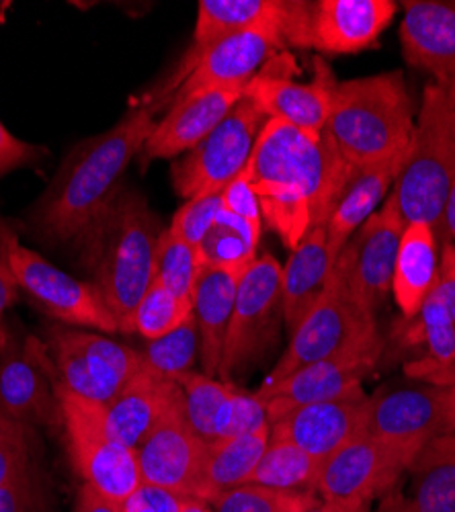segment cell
<instances>
[{"label": "cell", "instance_id": "2", "mask_svg": "<svg viewBox=\"0 0 455 512\" xmlns=\"http://www.w3.org/2000/svg\"><path fill=\"white\" fill-rule=\"evenodd\" d=\"M162 103H148L123 117L103 136L87 142L39 205L37 224L58 240L91 230L117 199L119 181L156 127Z\"/></svg>", "mask_w": 455, "mask_h": 512}, {"label": "cell", "instance_id": "13", "mask_svg": "<svg viewBox=\"0 0 455 512\" xmlns=\"http://www.w3.org/2000/svg\"><path fill=\"white\" fill-rule=\"evenodd\" d=\"M417 453L374 435H361L322 463L318 494L335 504H371L386 496Z\"/></svg>", "mask_w": 455, "mask_h": 512}, {"label": "cell", "instance_id": "44", "mask_svg": "<svg viewBox=\"0 0 455 512\" xmlns=\"http://www.w3.org/2000/svg\"><path fill=\"white\" fill-rule=\"evenodd\" d=\"M433 295L445 306L447 314L455 322V244L441 246V261Z\"/></svg>", "mask_w": 455, "mask_h": 512}, {"label": "cell", "instance_id": "46", "mask_svg": "<svg viewBox=\"0 0 455 512\" xmlns=\"http://www.w3.org/2000/svg\"><path fill=\"white\" fill-rule=\"evenodd\" d=\"M9 236L11 234L5 230L3 224H0V316H3V312L9 306H13V302L17 300V291H19V285L11 273L9 259H7Z\"/></svg>", "mask_w": 455, "mask_h": 512}, {"label": "cell", "instance_id": "27", "mask_svg": "<svg viewBox=\"0 0 455 512\" xmlns=\"http://www.w3.org/2000/svg\"><path fill=\"white\" fill-rule=\"evenodd\" d=\"M404 158L355 170L349 179L339 203L326 222V244L328 252L337 261V256L349 242V238L382 207L388 199L390 187L396 183Z\"/></svg>", "mask_w": 455, "mask_h": 512}, {"label": "cell", "instance_id": "33", "mask_svg": "<svg viewBox=\"0 0 455 512\" xmlns=\"http://www.w3.org/2000/svg\"><path fill=\"white\" fill-rule=\"evenodd\" d=\"M259 240L261 228L248 224L222 207L210 232L197 244L201 267L246 273L259 259Z\"/></svg>", "mask_w": 455, "mask_h": 512}, {"label": "cell", "instance_id": "23", "mask_svg": "<svg viewBox=\"0 0 455 512\" xmlns=\"http://www.w3.org/2000/svg\"><path fill=\"white\" fill-rule=\"evenodd\" d=\"M404 60L433 76L455 105V3L412 0L400 23Z\"/></svg>", "mask_w": 455, "mask_h": 512}, {"label": "cell", "instance_id": "32", "mask_svg": "<svg viewBox=\"0 0 455 512\" xmlns=\"http://www.w3.org/2000/svg\"><path fill=\"white\" fill-rule=\"evenodd\" d=\"M320 472L322 461L308 455L294 443L269 437V445L248 484L316 496Z\"/></svg>", "mask_w": 455, "mask_h": 512}, {"label": "cell", "instance_id": "35", "mask_svg": "<svg viewBox=\"0 0 455 512\" xmlns=\"http://www.w3.org/2000/svg\"><path fill=\"white\" fill-rule=\"evenodd\" d=\"M140 357L144 369L164 379L175 381L179 375L193 371V365L199 357V330L195 316L191 314L173 332L156 340H148Z\"/></svg>", "mask_w": 455, "mask_h": 512}, {"label": "cell", "instance_id": "31", "mask_svg": "<svg viewBox=\"0 0 455 512\" xmlns=\"http://www.w3.org/2000/svg\"><path fill=\"white\" fill-rule=\"evenodd\" d=\"M408 472L412 476V512H455V437L429 441Z\"/></svg>", "mask_w": 455, "mask_h": 512}, {"label": "cell", "instance_id": "17", "mask_svg": "<svg viewBox=\"0 0 455 512\" xmlns=\"http://www.w3.org/2000/svg\"><path fill=\"white\" fill-rule=\"evenodd\" d=\"M208 447L185 416L181 392V398L156 422L138 447L142 484L195 498Z\"/></svg>", "mask_w": 455, "mask_h": 512}, {"label": "cell", "instance_id": "9", "mask_svg": "<svg viewBox=\"0 0 455 512\" xmlns=\"http://www.w3.org/2000/svg\"><path fill=\"white\" fill-rule=\"evenodd\" d=\"M265 123V113L242 97L208 138L173 164L177 195L193 201L230 185L251 158Z\"/></svg>", "mask_w": 455, "mask_h": 512}, {"label": "cell", "instance_id": "41", "mask_svg": "<svg viewBox=\"0 0 455 512\" xmlns=\"http://www.w3.org/2000/svg\"><path fill=\"white\" fill-rule=\"evenodd\" d=\"M222 207L257 228L263 224L259 199L242 173L222 189Z\"/></svg>", "mask_w": 455, "mask_h": 512}, {"label": "cell", "instance_id": "19", "mask_svg": "<svg viewBox=\"0 0 455 512\" xmlns=\"http://www.w3.org/2000/svg\"><path fill=\"white\" fill-rule=\"evenodd\" d=\"M287 46L277 29H246L218 39L195 62L189 76L179 84L173 103L197 93L216 89H246L275 50Z\"/></svg>", "mask_w": 455, "mask_h": 512}, {"label": "cell", "instance_id": "51", "mask_svg": "<svg viewBox=\"0 0 455 512\" xmlns=\"http://www.w3.org/2000/svg\"><path fill=\"white\" fill-rule=\"evenodd\" d=\"M119 512H154L150 506H146L140 496L134 492L126 502H123V506L119 508Z\"/></svg>", "mask_w": 455, "mask_h": 512}, {"label": "cell", "instance_id": "24", "mask_svg": "<svg viewBox=\"0 0 455 512\" xmlns=\"http://www.w3.org/2000/svg\"><path fill=\"white\" fill-rule=\"evenodd\" d=\"M244 91L246 89H216L175 101L150 134L142 150L144 162L177 158L179 154L191 152L216 130L220 121L244 97Z\"/></svg>", "mask_w": 455, "mask_h": 512}, {"label": "cell", "instance_id": "42", "mask_svg": "<svg viewBox=\"0 0 455 512\" xmlns=\"http://www.w3.org/2000/svg\"><path fill=\"white\" fill-rule=\"evenodd\" d=\"M0 512H37L29 467L0 488Z\"/></svg>", "mask_w": 455, "mask_h": 512}, {"label": "cell", "instance_id": "28", "mask_svg": "<svg viewBox=\"0 0 455 512\" xmlns=\"http://www.w3.org/2000/svg\"><path fill=\"white\" fill-rule=\"evenodd\" d=\"M335 263L337 261L328 252L324 226L306 234L289 254L287 263L281 269L283 320L289 332H294V328L318 302Z\"/></svg>", "mask_w": 455, "mask_h": 512}, {"label": "cell", "instance_id": "6", "mask_svg": "<svg viewBox=\"0 0 455 512\" xmlns=\"http://www.w3.org/2000/svg\"><path fill=\"white\" fill-rule=\"evenodd\" d=\"M380 338L376 312L351 287L335 263L318 302L294 328L289 345L265 383H277L316 361L335 357Z\"/></svg>", "mask_w": 455, "mask_h": 512}, {"label": "cell", "instance_id": "36", "mask_svg": "<svg viewBox=\"0 0 455 512\" xmlns=\"http://www.w3.org/2000/svg\"><path fill=\"white\" fill-rule=\"evenodd\" d=\"M193 314L191 300L177 297L173 291L164 287L158 279H154L152 287L142 297V302L134 310L128 320L126 334H140L146 340H156L164 334L173 332Z\"/></svg>", "mask_w": 455, "mask_h": 512}, {"label": "cell", "instance_id": "26", "mask_svg": "<svg viewBox=\"0 0 455 512\" xmlns=\"http://www.w3.org/2000/svg\"><path fill=\"white\" fill-rule=\"evenodd\" d=\"M244 273L201 267L193 287L191 304L199 330L201 373L220 379L226 334L232 320L238 281Z\"/></svg>", "mask_w": 455, "mask_h": 512}, {"label": "cell", "instance_id": "1", "mask_svg": "<svg viewBox=\"0 0 455 512\" xmlns=\"http://www.w3.org/2000/svg\"><path fill=\"white\" fill-rule=\"evenodd\" d=\"M353 173L326 132L312 136L279 119H267L242 170L263 222L289 250L326 226Z\"/></svg>", "mask_w": 455, "mask_h": 512}, {"label": "cell", "instance_id": "11", "mask_svg": "<svg viewBox=\"0 0 455 512\" xmlns=\"http://www.w3.org/2000/svg\"><path fill=\"white\" fill-rule=\"evenodd\" d=\"M310 3L292 0H201L197 5V23L193 44L179 64L164 95H175L179 84L189 76L201 54L214 46L218 39L246 29H277L285 35L287 44L308 48Z\"/></svg>", "mask_w": 455, "mask_h": 512}, {"label": "cell", "instance_id": "53", "mask_svg": "<svg viewBox=\"0 0 455 512\" xmlns=\"http://www.w3.org/2000/svg\"><path fill=\"white\" fill-rule=\"evenodd\" d=\"M445 435L455 437V386L451 388V410H449V422H447Z\"/></svg>", "mask_w": 455, "mask_h": 512}, {"label": "cell", "instance_id": "45", "mask_svg": "<svg viewBox=\"0 0 455 512\" xmlns=\"http://www.w3.org/2000/svg\"><path fill=\"white\" fill-rule=\"evenodd\" d=\"M136 494L140 496V500L150 506L154 512H181V508L185 506V502L189 500L183 494H177L173 490L167 488H158V486H150V484H142Z\"/></svg>", "mask_w": 455, "mask_h": 512}, {"label": "cell", "instance_id": "7", "mask_svg": "<svg viewBox=\"0 0 455 512\" xmlns=\"http://www.w3.org/2000/svg\"><path fill=\"white\" fill-rule=\"evenodd\" d=\"M64 437L76 474L101 496L123 506L140 486L138 451L117 441L105 422L103 406L80 398L56 381Z\"/></svg>", "mask_w": 455, "mask_h": 512}, {"label": "cell", "instance_id": "3", "mask_svg": "<svg viewBox=\"0 0 455 512\" xmlns=\"http://www.w3.org/2000/svg\"><path fill=\"white\" fill-rule=\"evenodd\" d=\"M415 111L400 70L339 82L326 134L351 170L406 158Z\"/></svg>", "mask_w": 455, "mask_h": 512}, {"label": "cell", "instance_id": "29", "mask_svg": "<svg viewBox=\"0 0 455 512\" xmlns=\"http://www.w3.org/2000/svg\"><path fill=\"white\" fill-rule=\"evenodd\" d=\"M437 248L431 226L423 222L404 226L392 277L394 302L404 318H415L435 289L439 273Z\"/></svg>", "mask_w": 455, "mask_h": 512}, {"label": "cell", "instance_id": "40", "mask_svg": "<svg viewBox=\"0 0 455 512\" xmlns=\"http://www.w3.org/2000/svg\"><path fill=\"white\" fill-rule=\"evenodd\" d=\"M25 467H29L27 426L5 418L0 424V488Z\"/></svg>", "mask_w": 455, "mask_h": 512}, {"label": "cell", "instance_id": "8", "mask_svg": "<svg viewBox=\"0 0 455 512\" xmlns=\"http://www.w3.org/2000/svg\"><path fill=\"white\" fill-rule=\"evenodd\" d=\"M281 269L271 254H263L238 281L220 365V381L230 386L273 345L283 318Z\"/></svg>", "mask_w": 455, "mask_h": 512}, {"label": "cell", "instance_id": "54", "mask_svg": "<svg viewBox=\"0 0 455 512\" xmlns=\"http://www.w3.org/2000/svg\"><path fill=\"white\" fill-rule=\"evenodd\" d=\"M455 386V371L451 373V379H449V388H453Z\"/></svg>", "mask_w": 455, "mask_h": 512}, {"label": "cell", "instance_id": "18", "mask_svg": "<svg viewBox=\"0 0 455 512\" xmlns=\"http://www.w3.org/2000/svg\"><path fill=\"white\" fill-rule=\"evenodd\" d=\"M404 218L394 195L390 193L382 207L371 216L345 244L337 263L361 300L378 310L392 291V277Z\"/></svg>", "mask_w": 455, "mask_h": 512}, {"label": "cell", "instance_id": "21", "mask_svg": "<svg viewBox=\"0 0 455 512\" xmlns=\"http://www.w3.org/2000/svg\"><path fill=\"white\" fill-rule=\"evenodd\" d=\"M337 84L333 70L324 58L316 56L310 82H296L285 74L263 70L248 82L244 97L251 99L267 119H279L306 134L320 136L326 130Z\"/></svg>", "mask_w": 455, "mask_h": 512}, {"label": "cell", "instance_id": "22", "mask_svg": "<svg viewBox=\"0 0 455 512\" xmlns=\"http://www.w3.org/2000/svg\"><path fill=\"white\" fill-rule=\"evenodd\" d=\"M398 5L392 0H320L310 3L308 48L351 56L371 48L388 29Z\"/></svg>", "mask_w": 455, "mask_h": 512}, {"label": "cell", "instance_id": "14", "mask_svg": "<svg viewBox=\"0 0 455 512\" xmlns=\"http://www.w3.org/2000/svg\"><path fill=\"white\" fill-rule=\"evenodd\" d=\"M449 410L451 388L419 379L392 383L369 396L367 433L419 455L429 441L445 435Z\"/></svg>", "mask_w": 455, "mask_h": 512}, {"label": "cell", "instance_id": "30", "mask_svg": "<svg viewBox=\"0 0 455 512\" xmlns=\"http://www.w3.org/2000/svg\"><path fill=\"white\" fill-rule=\"evenodd\" d=\"M271 437V426L240 437L216 441L208 447L197 488V500L212 502L216 496L240 488L251 480Z\"/></svg>", "mask_w": 455, "mask_h": 512}, {"label": "cell", "instance_id": "38", "mask_svg": "<svg viewBox=\"0 0 455 512\" xmlns=\"http://www.w3.org/2000/svg\"><path fill=\"white\" fill-rule=\"evenodd\" d=\"M316 500L318 498L312 494H294L244 484L216 496L210 504L214 506V512H304Z\"/></svg>", "mask_w": 455, "mask_h": 512}, {"label": "cell", "instance_id": "20", "mask_svg": "<svg viewBox=\"0 0 455 512\" xmlns=\"http://www.w3.org/2000/svg\"><path fill=\"white\" fill-rule=\"evenodd\" d=\"M369 396L357 390L349 396L300 406L285 412L271 426V439L298 445L318 461L367 433Z\"/></svg>", "mask_w": 455, "mask_h": 512}, {"label": "cell", "instance_id": "12", "mask_svg": "<svg viewBox=\"0 0 455 512\" xmlns=\"http://www.w3.org/2000/svg\"><path fill=\"white\" fill-rule=\"evenodd\" d=\"M7 259L11 273L31 300L52 318L101 330L119 332L115 316L109 312L97 285L78 281L48 263L44 256L23 246L13 234L7 240Z\"/></svg>", "mask_w": 455, "mask_h": 512}, {"label": "cell", "instance_id": "50", "mask_svg": "<svg viewBox=\"0 0 455 512\" xmlns=\"http://www.w3.org/2000/svg\"><path fill=\"white\" fill-rule=\"evenodd\" d=\"M443 224H445V234L449 242L455 244V183L449 191L447 203H445V213H443Z\"/></svg>", "mask_w": 455, "mask_h": 512}, {"label": "cell", "instance_id": "34", "mask_svg": "<svg viewBox=\"0 0 455 512\" xmlns=\"http://www.w3.org/2000/svg\"><path fill=\"white\" fill-rule=\"evenodd\" d=\"M175 381L183 392L185 416L193 426V431L205 443L212 445L216 441L218 418L232 392V386L201 371L183 373Z\"/></svg>", "mask_w": 455, "mask_h": 512}, {"label": "cell", "instance_id": "5", "mask_svg": "<svg viewBox=\"0 0 455 512\" xmlns=\"http://www.w3.org/2000/svg\"><path fill=\"white\" fill-rule=\"evenodd\" d=\"M91 230H97V289L123 332L156 279L162 228L140 195L126 193Z\"/></svg>", "mask_w": 455, "mask_h": 512}, {"label": "cell", "instance_id": "52", "mask_svg": "<svg viewBox=\"0 0 455 512\" xmlns=\"http://www.w3.org/2000/svg\"><path fill=\"white\" fill-rule=\"evenodd\" d=\"M181 512H214V508L210 506V502H203L197 498H189L185 502V506L181 508Z\"/></svg>", "mask_w": 455, "mask_h": 512}, {"label": "cell", "instance_id": "47", "mask_svg": "<svg viewBox=\"0 0 455 512\" xmlns=\"http://www.w3.org/2000/svg\"><path fill=\"white\" fill-rule=\"evenodd\" d=\"M76 512H119V508L113 502H109L105 496H101L95 488L82 484L78 492Z\"/></svg>", "mask_w": 455, "mask_h": 512}, {"label": "cell", "instance_id": "43", "mask_svg": "<svg viewBox=\"0 0 455 512\" xmlns=\"http://www.w3.org/2000/svg\"><path fill=\"white\" fill-rule=\"evenodd\" d=\"M41 154H44V150L17 140L7 132L3 121H0V177L7 175L13 168L33 162Z\"/></svg>", "mask_w": 455, "mask_h": 512}, {"label": "cell", "instance_id": "4", "mask_svg": "<svg viewBox=\"0 0 455 512\" xmlns=\"http://www.w3.org/2000/svg\"><path fill=\"white\" fill-rule=\"evenodd\" d=\"M455 183V105L437 82H429L415 132L392 195L406 224L423 222L437 244L449 242L443 213Z\"/></svg>", "mask_w": 455, "mask_h": 512}, {"label": "cell", "instance_id": "16", "mask_svg": "<svg viewBox=\"0 0 455 512\" xmlns=\"http://www.w3.org/2000/svg\"><path fill=\"white\" fill-rule=\"evenodd\" d=\"M0 412L13 422L54 424L62 422L56 386L48 383V351L37 338L23 343L0 322Z\"/></svg>", "mask_w": 455, "mask_h": 512}, {"label": "cell", "instance_id": "15", "mask_svg": "<svg viewBox=\"0 0 455 512\" xmlns=\"http://www.w3.org/2000/svg\"><path fill=\"white\" fill-rule=\"evenodd\" d=\"M384 353L382 336L351 351L306 365L277 383H263L255 394L265 402L269 424L285 412L349 396L361 390V381L376 371Z\"/></svg>", "mask_w": 455, "mask_h": 512}, {"label": "cell", "instance_id": "39", "mask_svg": "<svg viewBox=\"0 0 455 512\" xmlns=\"http://www.w3.org/2000/svg\"><path fill=\"white\" fill-rule=\"evenodd\" d=\"M222 211V191L212 193L208 197H199L193 201H187L177 213L169 226V230L179 236L181 240L197 246L203 236L210 232L216 218Z\"/></svg>", "mask_w": 455, "mask_h": 512}, {"label": "cell", "instance_id": "25", "mask_svg": "<svg viewBox=\"0 0 455 512\" xmlns=\"http://www.w3.org/2000/svg\"><path fill=\"white\" fill-rule=\"evenodd\" d=\"M179 398L181 388L177 381L158 377L140 367L121 394L103 406L107 429L117 441L138 451L156 422Z\"/></svg>", "mask_w": 455, "mask_h": 512}, {"label": "cell", "instance_id": "49", "mask_svg": "<svg viewBox=\"0 0 455 512\" xmlns=\"http://www.w3.org/2000/svg\"><path fill=\"white\" fill-rule=\"evenodd\" d=\"M378 512H412L410 500L400 490H390L378 506Z\"/></svg>", "mask_w": 455, "mask_h": 512}, {"label": "cell", "instance_id": "37", "mask_svg": "<svg viewBox=\"0 0 455 512\" xmlns=\"http://www.w3.org/2000/svg\"><path fill=\"white\" fill-rule=\"evenodd\" d=\"M201 271L197 246L181 240L169 228L162 230L156 250V279L183 300H191Z\"/></svg>", "mask_w": 455, "mask_h": 512}, {"label": "cell", "instance_id": "48", "mask_svg": "<svg viewBox=\"0 0 455 512\" xmlns=\"http://www.w3.org/2000/svg\"><path fill=\"white\" fill-rule=\"evenodd\" d=\"M304 512H369V504H335L326 500H316Z\"/></svg>", "mask_w": 455, "mask_h": 512}, {"label": "cell", "instance_id": "10", "mask_svg": "<svg viewBox=\"0 0 455 512\" xmlns=\"http://www.w3.org/2000/svg\"><path fill=\"white\" fill-rule=\"evenodd\" d=\"M44 347L60 386L99 406L111 404L142 367L140 353L103 334L56 328Z\"/></svg>", "mask_w": 455, "mask_h": 512}]
</instances>
